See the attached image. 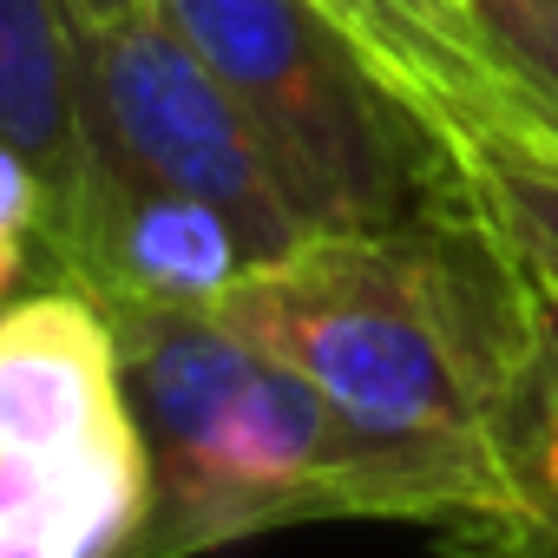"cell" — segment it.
<instances>
[{"mask_svg": "<svg viewBox=\"0 0 558 558\" xmlns=\"http://www.w3.org/2000/svg\"><path fill=\"white\" fill-rule=\"evenodd\" d=\"M323 8L355 34L375 73L440 132V145L519 112L460 0H323Z\"/></svg>", "mask_w": 558, "mask_h": 558, "instance_id": "obj_7", "label": "cell"}, {"mask_svg": "<svg viewBox=\"0 0 558 558\" xmlns=\"http://www.w3.org/2000/svg\"><path fill=\"white\" fill-rule=\"evenodd\" d=\"M250 269L256 250L217 204L119 171L93 151L80 165V184L60 197L53 276L86 290L106 316L217 310L230 283H243Z\"/></svg>", "mask_w": 558, "mask_h": 558, "instance_id": "obj_5", "label": "cell"}, {"mask_svg": "<svg viewBox=\"0 0 558 558\" xmlns=\"http://www.w3.org/2000/svg\"><path fill=\"white\" fill-rule=\"evenodd\" d=\"M210 316L336 408L368 460L375 519L440 532L493 493L525 336L519 276L466 223L303 236Z\"/></svg>", "mask_w": 558, "mask_h": 558, "instance_id": "obj_1", "label": "cell"}, {"mask_svg": "<svg viewBox=\"0 0 558 558\" xmlns=\"http://www.w3.org/2000/svg\"><path fill=\"white\" fill-rule=\"evenodd\" d=\"M434 538L460 558H558V388L532 355H519L499 414L493 493Z\"/></svg>", "mask_w": 558, "mask_h": 558, "instance_id": "obj_9", "label": "cell"}, {"mask_svg": "<svg viewBox=\"0 0 558 558\" xmlns=\"http://www.w3.org/2000/svg\"><path fill=\"white\" fill-rule=\"evenodd\" d=\"M138 8H151V0H66L73 21H119V14H138Z\"/></svg>", "mask_w": 558, "mask_h": 558, "instance_id": "obj_14", "label": "cell"}, {"mask_svg": "<svg viewBox=\"0 0 558 558\" xmlns=\"http://www.w3.org/2000/svg\"><path fill=\"white\" fill-rule=\"evenodd\" d=\"M151 453L132 558H184L290 519H375V480L336 408L210 310L112 316Z\"/></svg>", "mask_w": 558, "mask_h": 558, "instance_id": "obj_2", "label": "cell"}, {"mask_svg": "<svg viewBox=\"0 0 558 558\" xmlns=\"http://www.w3.org/2000/svg\"><path fill=\"white\" fill-rule=\"evenodd\" d=\"M519 329H525V355L558 388V290H538V283L519 276Z\"/></svg>", "mask_w": 558, "mask_h": 558, "instance_id": "obj_13", "label": "cell"}, {"mask_svg": "<svg viewBox=\"0 0 558 558\" xmlns=\"http://www.w3.org/2000/svg\"><path fill=\"white\" fill-rule=\"evenodd\" d=\"M125 408L132 395L119 329L86 290L60 283L0 310V453L8 460H73Z\"/></svg>", "mask_w": 558, "mask_h": 558, "instance_id": "obj_6", "label": "cell"}, {"mask_svg": "<svg viewBox=\"0 0 558 558\" xmlns=\"http://www.w3.org/2000/svg\"><path fill=\"white\" fill-rule=\"evenodd\" d=\"M460 223L538 290H558V138L538 125L493 119L447 145Z\"/></svg>", "mask_w": 558, "mask_h": 558, "instance_id": "obj_8", "label": "cell"}, {"mask_svg": "<svg viewBox=\"0 0 558 558\" xmlns=\"http://www.w3.org/2000/svg\"><path fill=\"white\" fill-rule=\"evenodd\" d=\"M525 125L558 138V0H460Z\"/></svg>", "mask_w": 558, "mask_h": 558, "instance_id": "obj_11", "label": "cell"}, {"mask_svg": "<svg viewBox=\"0 0 558 558\" xmlns=\"http://www.w3.org/2000/svg\"><path fill=\"white\" fill-rule=\"evenodd\" d=\"M0 138L21 145L60 197L80 184V27L66 0H0Z\"/></svg>", "mask_w": 558, "mask_h": 558, "instance_id": "obj_10", "label": "cell"}, {"mask_svg": "<svg viewBox=\"0 0 558 558\" xmlns=\"http://www.w3.org/2000/svg\"><path fill=\"white\" fill-rule=\"evenodd\" d=\"M256 125L310 236L460 223L440 132L323 0H151Z\"/></svg>", "mask_w": 558, "mask_h": 558, "instance_id": "obj_3", "label": "cell"}, {"mask_svg": "<svg viewBox=\"0 0 558 558\" xmlns=\"http://www.w3.org/2000/svg\"><path fill=\"white\" fill-rule=\"evenodd\" d=\"M53 223H60V191L53 178L0 138V303L21 290V276L34 269V256L53 269Z\"/></svg>", "mask_w": 558, "mask_h": 558, "instance_id": "obj_12", "label": "cell"}, {"mask_svg": "<svg viewBox=\"0 0 558 558\" xmlns=\"http://www.w3.org/2000/svg\"><path fill=\"white\" fill-rule=\"evenodd\" d=\"M73 27H80V145L93 158L217 204L243 230L256 263L290 256L310 236L296 204L283 197V178H276L256 125L158 8Z\"/></svg>", "mask_w": 558, "mask_h": 558, "instance_id": "obj_4", "label": "cell"}]
</instances>
